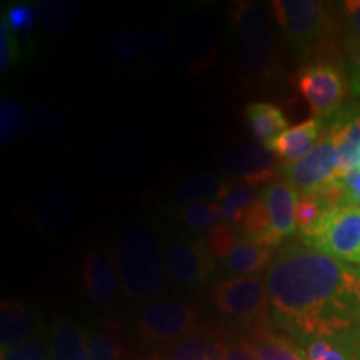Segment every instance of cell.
<instances>
[{
    "label": "cell",
    "mask_w": 360,
    "mask_h": 360,
    "mask_svg": "<svg viewBox=\"0 0 360 360\" xmlns=\"http://www.w3.org/2000/svg\"><path fill=\"white\" fill-rule=\"evenodd\" d=\"M264 282L277 332L299 345L337 340L360 360V265L290 244L274 254Z\"/></svg>",
    "instance_id": "cell-1"
},
{
    "label": "cell",
    "mask_w": 360,
    "mask_h": 360,
    "mask_svg": "<svg viewBox=\"0 0 360 360\" xmlns=\"http://www.w3.org/2000/svg\"><path fill=\"white\" fill-rule=\"evenodd\" d=\"M114 259L120 292L130 302L147 304L162 290L165 277V250L152 224H129L115 242Z\"/></svg>",
    "instance_id": "cell-2"
},
{
    "label": "cell",
    "mask_w": 360,
    "mask_h": 360,
    "mask_svg": "<svg viewBox=\"0 0 360 360\" xmlns=\"http://www.w3.org/2000/svg\"><path fill=\"white\" fill-rule=\"evenodd\" d=\"M231 25L242 74L255 82L276 77L278 56L265 8L255 2H236L231 7Z\"/></svg>",
    "instance_id": "cell-3"
},
{
    "label": "cell",
    "mask_w": 360,
    "mask_h": 360,
    "mask_svg": "<svg viewBox=\"0 0 360 360\" xmlns=\"http://www.w3.org/2000/svg\"><path fill=\"white\" fill-rule=\"evenodd\" d=\"M270 13L281 29L287 47L304 57L321 42L328 27V8L319 0H274Z\"/></svg>",
    "instance_id": "cell-4"
},
{
    "label": "cell",
    "mask_w": 360,
    "mask_h": 360,
    "mask_svg": "<svg viewBox=\"0 0 360 360\" xmlns=\"http://www.w3.org/2000/svg\"><path fill=\"white\" fill-rule=\"evenodd\" d=\"M302 244L328 257L360 265V207H330L312 231L302 233Z\"/></svg>",
    "instance_id": "cell-5"
},
{
    "label": "cell",
    "mask_w": 360,
    "mask_h": 360,
    "mask_svg": "<svg viewBox=\"0 0 360 360\" xmlns=\"http://www.w3.org/2000/svg\"><path fill=\"white\" fill-rule=\"evenodd\" d=\"M297 89L317 119L330 120L345 103L347 82L339 67L321 58L299 70Z\"/></svg>",
    "instance_id": "cell-6"
},
{
    "label": "cell",
    "mask_w": 360,
    "mask_h": 360,
    "mask_svg": "<svg viewBox=\"0 0 360 360\" xmlns=\"http://www.w3.org/2000/svg\"><path fill=\"white\" fill-rule=\"evenodd\" d=\"M195 310L177 300H152L139 310L137 332L150 344H172L195 334Z\"/></svg>",
    "instance_id": "cell-7"
},
{
    "label": "cell",
    "mask_w": 360,
    "mask_h": 360,
    "mask_svg": "<svg viewBox=\"0 0 360 360\" xmlns=\"http://www.w3.org/2000/svg\"><path fill=\"white\" fill-rule=\"evenodd\" d=\"M212 302L220 314L242 322L269 315V297L260 277H231L212 287Z\"/></svg>",
    "instance_id": "cell-8"
},
{
    "label": "cell",
    "mask_w": 360,
    "mask_h": 360,
    "mask_svg": "<svg viewBox=\"0 0 360 360\" xmlns=\"http://www.w3.org/2000/svg\"><path fill=\"white\" fill-rule=\"evenodd\" d=\"M339 170V150L327 127L317 146L302 160L290 165H282L281 179L290 184L300 193L314 192L334 182Z\"/></svg>",
    "instance_id": "cell-9"
},
{
    "label": "cell",
    "mask_w": 360,
    "mask_h": 360,
    "mask_svg": "<svg viewBox=\"0 0 360 360\" xmlns=\"http://www.w3.org/2000/svg\"><path fill=\"white\" fill-rule=\"evenodd\" d=\"M165 265L172 281L186 289H200L215 274V260L204 240L177 238L165 247Z\"/></svg>",
    "instance_id": "cell-10"
},
{
    "label": "cell",
    "mask_w": 360,
    "mask_h": 360,
    "mask_svg": "<svg viewBox=\"0 0 360 360\" xmlns=\"http://www.w3.org/2000/svg\"><path fill=\"white\" fill-rule=\"evenodd\" d=\"M220 165L229 177L254 188L262 184L267 186L272 180H276V175L281 174L282 167L276 154L267 146L259 142L231 148L222 157Z\"/></svg>",
    "instance_id": "cell-11"
},
{
    "label": "cell",
    "mask_w": 360,
    "mask_h": 360,
    "mask_svg": "<svg viewBox=\"0 0 360 360\" xmlns=\"http://www.w3.org/2000/svg\"><path fill=\"white\" fill-rule=\"evenodd\" d=\"M326 127L339 150L335 180H340L360 169V102H345L342 109L327 120Z\"/></svg>",
    "instance_id": "cell-12"
},
{
    "label": "cell",
    "mask_w": 360,
    "mask_h": 360,
    "mask_svg": "<svg viewBox=\"0 0 360 360\" xmlns=\"http://www.w3.org/2000/svg\"><path fill=\"white\" fill-rule=\"evenodd\" d=\"M82 282L85 294L94 305L109 309L120 290L115 259L105 247H94L84 262Z\"/></svg>",
    "instance_id": "cell-13"
},
{
    "label": "cell",
    "mask_w": 360,
    "mask_h": 360,
    "mask_svg": "<svg viewBox=\"0 0 360 360\" xmlns=\"http://www.w3.org/2000/svg\"><path fill=\"white\" fill-rule=\"evenodd\" d=\"M32 214L45 231H62L72 224L77 212V202L60 186H44L32 195Z\"/></svg>",
    "instance_id": "cell-14"
},
{
    "label": "cell",
    "mask_w": 360,
    "mask_h": 360,
    "mask_svg": "<svg viewBox=\"0 0 360 360\" xmlns=\"http://www.w3.org/2000/svg\"><path fill=\"white\" fill-rule=\"evenodd\" d=\"M260 195L267 204L272 219L274 244L278 245L282 240L294 236L297 231L295 205L299 191H295L285 180L276 179L260 191Z\"/></svg>",
    "instance_id": "cell-15"
},
{
    "label": "cell",
    "mask_w": 360,
    "mask_h": 360,
    "mask_svg": "<svg viewBox=\"0 0 360 360\" xmlns=\"http://www.w3.org/2000/svg\"><path fill=\"white\" fill-rule=\"evenodd\" d=\"M323 129H326L323 120L312 117L295 127L287 129L267 147L276 154L282 165L295 164L314 150V147L321 141Z\"/></svg>",
    "instance_id": "cell-16"
},
{
    "label": "cell",
    "mask_w": 360,
    "mask_h": 360,
    "mask_svg": "<svg viewBox=\"0 0 360 360\" xmlns=\"http://www.w3.org/2000/svg\"><path fill=\"white\" fill-rule=\"evenodd\" d=\"M40 317L22 300H4L0 305V347L7 350L40 334Z\"/></svg>",
    "instance_id": "cell-17"
},
{
    "label": "cell",
    "mask_w": 360,
    "mask_h": 360,
    "mask_svg": "<svg viewBox=\"0 0 360 360\" xmlns=\"http://www.w3.org/2000/svg\"><path fill=\"white\" fill-rule=\"evenodd\" d=\"M90 332L67 317H57L49 330V360H87Z\"/></svg>",
    "instance_id": "cell-18"
},
{
    "label": "cell",
    "mask_w": 360,
    "mask_h": 360,
    "mask_svg": "<svg viewBox=\"0 0 360 360\" xmlns=\"http://www.w3.org/2000/svg\"><path fill=\"white\" fill-rule=\"evenodd\" d=\"M257 360H307L302 347L276 328L254 327L245 337Z\"/></svg>",
    "instance_id": "cell-19"
},
{
    "label": "cell",
    "mask_w": 360,
    "mask_h": 360,
    "mask_svg": "<svg viewBox=\"0 0 360 360\" xmlns=\"http://www.w3.org/2000/svg\"><path fill=\"white\" fill-rule=\"evenodd\" d=\"M231 186L217 175L200 174L180 182L174 188L170 200L175 207H186L197 202H222L231 193Z\"/></svg>",
    "instance_id": "cell-20"
},
{
    "label": "cell",
    "mask_w": 360,
    "mask_h": 360,
    "mask_svg": "<svg viewBox=\"0 0 360 360\" xmlns=\"http://www.w3.org/2000/svg\"><path fill=\"white\" fill-rule=\"evenodd\" d=\"M247 125L255 142L269 146L289 129V120L281 107L270 102H252L244 110Z\"/></svg>",
    "instance_id": "cell-21"
},
{
    "label": "cell",
    "mask_w": 360,
    "mask_h": 360,
    "mask_svg": "<svg viewBox=\"0 0 360 360\" xmlns=\"http://www.w3.org/2000/svg\"><path fill=\"white\" fill-rule=\"evenodd\" d=\"M27 132L34 141L47 146H58L65 142L72 132V120L69 115L51 105H42L27 120Z\"/></svg>",
    "instance_id": "cell-22"
},
{
    "label": "cell",
    "mask_w": 360,
    "mask_h": 360,
    "mask_svg": "<svg viewBox=\"0 0 360 360\" xmlns=\"http://www.w3.org/2000/svg\"><path fill=\"white\" fill-rule=\"evenodd\" d=\"M274 259V252L269 247L254 244L242 237L240 244L225 260L224 270L231 276L237 277H255V274L264 272L269 269Z\"/></svg>",
    "instance_id": "cell-23"
},
{
    "label": "cell",
    "mask_w": 360,
    "mask_h": 360,
    "mask_svg": "<svg viewBox=\"0 0 360 360\" xmlns=\"http://www.w3.org/2000/svg\"><path fill=\"white\" fill-rule=\"evenodd\" d=\"M35 6L42 29L53 35L69 32L80 13V6L72 0H40Z\"/></svg>",
    "instance_id": "cell-24"
},
{
    "label": "cell",
    "mask_w": 360,
    "mask_h": 360,
    "mask_svg": "<svg viewBox=\"0 0 360 360\" xmlns=\"http://www.w3.org/2000/svg\"><path fill=\"white\" fill-rule=\"evenodd\" d=\"M238 229H240L242 237L254 242V244L269 247V249L276 247L272 237V219H270L269 207L260 193L252 202Z\"/></svg>",
    "instance_id": "cell-25"
},
{
    "label": "cell",
    "mask_w": 360,
    "mask_h": 360,
    "mask_svg": "<svg viewBox=\"0 0 360 360\" xmlns=\"http://www.w3.org/2000/svg\"><path fill=\"white\" fill-rule=\"evenodd\" d=\"M177 220L192 232H209L210 229L222 224V209L219 202H197L182 207L177 214Z\"/></svg>",
    "instance_id": "cell-26"
},
{
    "label": "cell",
    "mask_w": 360,
    "mask_h": 360,
    "mask_svg": "<svg viewBox=\"0 0 360 360\" xmlns=\"http://www.w3.org/2000/svg\"><path fill=\"white\" fill-rule=\"evenodd\" d=\"M139 139H129L125 137L122 141L117 139L115 142H112L107 150L102 152V165L103 169L110 170L112 174H125L130 170H135L139 165L142 164L143 155L146 154H135V155H125V152L134 150L135 147L141 146Z\"/></svg>",
    "instance_id": "cell-27"
},
{
    "label": "cell",
    "mask_w": 360,
    "mask_h": 360,
    "mask_svg": "<svg viewBox=\"0 0 360 360\" xmlns=\"http://www.w3.org/2000/svg\"><path fill=\"white\" fill-rule=\"evenodd\" d=\"M240 229L227 222H222L219 224L217 227L210 229L204 237V244L215 262H217V260L219 262H225V260L229 259V255L236 250V247L240 244Z\"/></svg>",
    "instance_id": "cell-28"
},
{
    "label": "cell",
    "mask_w": 360,
    "mask_h": 360,
    "mask_svg": "<svg viewBox=\"0 0 360 360\" xmlns=\"http://www.w3.org/2000/svg\"><path fill=\"white\" fill-rule=\"evenodd\" d=\"M330 207L335 205L328 204V202L323 199V197L319 195V193L299 192V199H297L295 205V222L297 229L300 231V236L312 231L315 225L321 222L323 214H326Z\"/></svg>",
    "instance_id": "cell-29"
},
{
    "label": "cell",
    "mask_w": 360,
    "mask_h": 360,
    "mask_svg": "<svg viewBox=\"0 0 360 360\" xmlns=\"http://www.w3.org/2000/svg\"><path fill=\"white\" fill-rule=\"evenodd\" d=\"M170 32L164 22L150 25L142 34V58L148 64L157 65L169 57Z\"/></svg>",
    "instance_id": "cell-30"
},
{
    "label": "cell",
    "mask_w": 360,
    "mask_h": 360,
    "mask_svg": "<svg viewBox=\"0 0 360 360\" xmlns=\"http://www.w3.org/2000/svg\"><path fill=\"white\" fill-rule=\"evenodd\" d=\"M25 105L19 98H4L0 102V142L2 146L12 143L24 129Z\"/></svg>",
    "instance_id": "cell-31"
},
{
    "label": "cell",
    "mask_w": 360,
    "mask_h": 360,
    "mask_svg": "<svg viewBox=\"0 0 360 360\" xmlns=\"http://www.w3.org/2000/svg\"><path fill=\"white\" fill-rule=\"evenodd\" d=\"M255 200V188L244 186L233 187L231 193L220 202V209H222L224 222L240 227L242 220L245 217V212L249 210L252 202Z\"/></svg>",
    "instance_id": "cell-32"
},
{
    "label": "cell",
    "mask_w": 360,
    "mask_h": 360,
    "mask_svg": "<svg viewBox=\"0 0 360 360\" xmlns=\"http://www.w3.org/2000/svg\"><path fill=\"white\" fill-rule=\"evenodd\" d=\"M2 15L6 17L12 34L17 37H29L39 20L37 6L32 2H11L4 7Z\"/></svg>",
    "instance_id": "cell-33"
},
{
    "label": "cell",
    "mask_w": 360,
    "mask_h": 360,
    "mask_svg": "<svg viewBox=\"0 0 360 360\" xmlns=\"http://www.w3.org/2000/svg\"><path fill=\"white\" fill-rule=\"evenodd\" d=\"M142 57V34L134 29L120 30L115 42L114 60L120 67H132Z\"/></svg>",
    "instance_id": "cell-34"
},
{
    "label": "cell",
    "mask_w": 360,
    "mask_h": 360,
    "mask_svg": "<svg viewBox=\"0 0 360 360\" xmlns=\"http://www.w3.org/2000/svg\"><path fill=\"white\" fill-rule=\"evenodd\" d=\"M2 360H49V340H45V334L30 337L13 347L2 350Z\"/></svg>",
    "instance_id": "cell-35"
},
{
    "label": "cell",
    "mask_w": 360,
    "mask_h": 360,
    "mask_svg": "<svg viewBox=\"0 0 360 360\" xmlns=\"http://www.w3.org/2000/svg\"><path fill=\"white\" fill-rule=\"evenodd\" d=\"M307 360H357L344 345L332 339H315L300 345Z\"/></svg>",
    "instance_id": "cell-36"
},
{
    "label": "cell",
    "mask_w": 360,
    "mask_h": 360,
    "mask_svg": "<svg viewBox=\"0 0 360 360\" xmlns=\"http://www.w3.org/2000/svg\"><path fill=\"white\" fill-rule=\"evenodd\" d=\"M22 58H24V51L19 37L12 34L6 17L0 15V70L7 72Z\"/></svg>",
    "instance_id": "cell-37"
},
{
    "label": "cell",
    "mask_w": 360,
    "mask_h": 360,
    "mask_svg": "<svg viewBox=\"0 0 360 360\" xmlns=\"http://www.w3.org/2000/svg\"><path fill=\"white\" fill-rule=\"evenodd\" d=\"M210 337L205 334H195L186 337L170 349L167 360H205Z\"/></svg>",
    "instance_id": "cell-38"
},
{
    "label": "cell",
    "mask_w": 360,
    "mask_h": 360,
    "mask_svg": "<svg viewBox=\"0 0 360 360\" xmlns=\"http://www.w3.org/2000/svg\"><path fill=\"white\" fill-rule=\"evenodd\" d=\"M120 345L112 335L90 332L87 360H119Z\"/></svg>",
    "instance_id": "cell-39"
},
{
    "label": "cell",
    "mask_w": 360,
    "mask_h": 360,
    "mask_svg": "<svg viewBox=\"0 0 360 360\" xmlns=\"http://www.w3.org/2000/svg\"><path fill=\"white\" fill-rule=\"evenodd\" d=\"M119 34L120 30L117 24L110 25L109 30H105V32L101 34V37H98L92 53V62L97 67H103L110 60V57H114L115 42H117V37H119Z\"/></svg>",
    "instance_id": "cell-40"
},
{
    "label": "cell",
    "mask_w": 360,
    "mask_h": 360,
    "mask_svg": "<svg viewBox=\"0 0 360 360\" xmlns=\"http://www.w3.org/2000/svg\"><path fill=\"white\" fill-rule=\"evenodd\" d=\"M345 70L350 90L355 97L360 98V40L350 37L347 44V60H345Z\"/></svg>",
    "instance_id": "cell-41"
},
{
    "label": "cell",
    "mask_w": 360,
    "mask_h": 360,
    "mask_svg": "<svg viewBox=\"0 0 360 360\" xmlns=\"http://www.w3.org/2000/svg\"><path fill=\"white\" fill-rule=\"evenodd\" d=\"M342 191L340 205H357L360 207V169L349 174L347 177L337 180Z\"/></svg>",
    "instance_id": "cell-42"
},
{
    "label": "cell",
    "mask_w": 360,
    "mask_h": 360,
    "mask_svg": "<svg viewBox=\"0 0 360 360\" xmlns=\"http://www.w3.org/2000/svg\"><path fill=\"white\" fill-rule=\"evenodd\" d=\"M340 11L350 37L360 40V0H347L340 6Z\"/></svg>",
    "instance_id": "cell-43"
},
{
    "label": "cell",
    "mask_w": 360,
    "mask_h": 360,
    "mask_svg": "<svg viewBox=\"0 0 360 360\" xmlns=\"http://www.w3.org/2000/svg\"><path fill=\"white\" fill-rule=\"evenodd\" d=\"M227 360H257L254 350H252L249 340L237 339L229 345Z\"/></svg>",
    "instance_id": "cell-44"
},
{
    "label": "cell",
    "mask_w": 360,
    "mask_h": 360,
    "mask_svg": "<svg viewBox=\"0 0 360 360\" xmlns=\"http://www.w3.org/2000/svg\"><path fill=\"white\" fill-rule=\"evenodd\" d=\"M146 360H164V357H162V354H159V352H155V354H152L150 357L148 359H146Z\"/></svg>",
    "instance_id": "cell-45"
}]
</instances>
